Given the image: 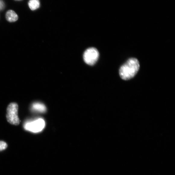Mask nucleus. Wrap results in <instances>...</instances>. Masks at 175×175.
Returning <instances> with one entry per match:
<instances>
[{"label":"nucleus","instance_id":"nucleus-5","mask_svg":"<svg viewBox=\"0 0 175 175\" xmlns=\"http://www.w3.org/2000/svg\"><path fill=\"white\" fill-rule=\"evenodd\" d=\"M7 20L10 22H14L18 20V16L16 12L12 10L8 11L6 15Z\"/></svg>","mask_w":175,"mask_h":175},{"label":"nucleus","instance_id":"nucleus-7","mask_svg":"<svg viewBox=\"0 0 175 175\" xmlns=\"http://www.w3.org/2000/svg\"><path fill=\"white\" fill-rule=\"evenodd\" d=\"M28 5L32 11L35 10L39 8L40 6L39 0H30Z\"/></svg>","mask_w":175,"mask_h":175},{"label":"nucleus","instance_id":"nucleus-4","mask_svg":"<svg viewBox=\"0 0 175 175\" xmlns=\"http://www.w3.org/2000/svg\"><path fill=\"white\" fill-rule=\"evenodd\" d=\"M45 126V122L43 119L39 118L31 122L28 123L24 126L25 130L37 133L42 131Z\"/></svg>","mask_w":175,"mask_h":175},{"label":"nucleus","instance_id":"nucleus-9","mask_svg":"<svg viewBox=\"0 0 175 175\" xmlns=\"http://www.w3.org/2000/svg\"><path fill=\"white\" fill-rule=\"evenodd\" d=\"M5 7V4L2 0H0V11L4 9Z\"/></svg>","mask_w":175,"mask_h":175},{"label":"nucleus","instance_id":"nucleus-3","mask_svg":"<svg viewBox=\"0 0 175 175\" xmlns=\"http://www.w3.org/2000/svg\"><path fill=\"white\" fill-rule=\"evenodd\" d=\"M99 53L95 48H90L85 51L83 55V59L85 63L92 65L96 63L99 57Z\"/></svg>","mask_w":175,"mask_h":175},{"label":"nucleus","instance_id":"nucleus-8","mask_svg":"<svg viewBox=\"0 0 175 175\" xmlns=\"http://www.w3.org/2000/svg\"><path fill=\"white\" fill-rule=\"evenodd\" d=\"M7 144L5 142L0 141V152L2 151L7 148Z\"/></svg>","mask_w":175,"mask_h":175},{"label":"nucleus","instance_id":"nucleus-10","mask_svg":"<svg viewBox=\"0 0 175 175\" xmlns=\"http://www.w3.org/2000/svg\"><path fill=\"white\" fill-rule=\"evenodd\" d=\"M16 1H21V0H16Z\"/></svg>","mask_w":175,"mask_h":175},{"label":"nucleus","instance_id":"nucleus-1","mask_svg":"<svg viewBox=\"0 0 175 175\" xmlns=\"http://www.w3.org/2000/svg\"><path fill=\"white\" fill-rule=\"evenodd\" d=\"M140 64L138 60L132 58L123 65L119 70V75L123 80H127L133 78L139 70Z\"/></svg>","mask_w":175,"mask_h":175},{"label":"nucleus","instance_id":"nucleus-2","mask_svg":"<svg viewBox=\"0 0 175 175\" xmlns=\"http://www.w3.org/2000/svg\"><path fill=\"white\" fill-rule=\"evenodd\" d=\"M18 105L15 102H12L8 106L7 110L6 118L7 121L11 124L18 125L20 120L18 117Z\"/></svg>","mask_w":175,"mask_h":175},{"label":"nucleus","instance_id":"nucleus-6","mask_svg":"<svg viewBox=\"0 0 175 175\" xmlns=\"http://www.w3.org/2000/svg\"><path fill=\"white\" fill-rule=\"evenodd\" d=\"M32 108L34 110L42 113L45 112L46 110L45 105L39 102L34 103L32 105Z\"/></svg>","mask_w":175,"mask_h":175}]
</instances>
